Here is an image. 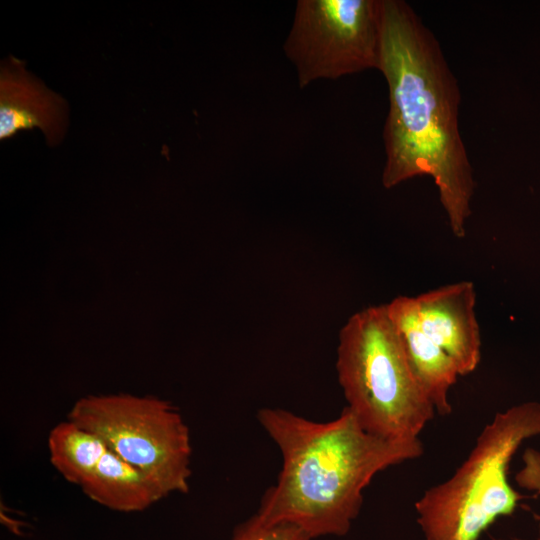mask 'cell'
Wrapping results in <instances>:
<instances>
[{"label":"cell","instance_id":"obj_1","mask_svg":"<svg viewBox=\"0 0 540 540\" xmlns=\"http://www.w3.org/2000/svg\"><path fill=\"white\" fill-rule=\"evenodd\" d=\"M379 71L388 87L381 182L433 179L453 235L463 238L475 191L459 129L460 89L440 43L403 0H382Z\"/></svg>","mask_w":540,"mask_h":540},{"label":"cell","instance_id":"obj_2","mask_svg":"<svg viewBox=\"0 0 540 540\" xmlns=\"http://www.w3.org/2000/svg\"><path fill=\"white\" fill-rule=\"evenodd\" d=\"M257 418L279 447L282 468L256 515L267 524L294 526L311 540L345 536L372 479L424 453L420 439L389 441L368 433L347 407L328 422L281 408H262Z\"/></svg>","mask_w":540,"mask_h":540},{"label":"cell","instance_id":"obj_3","mask_svg":"<svg viewBox=\"0 0 540 540\" xmlns=\"http://www.w3.org/2000/svg\"><path fill=\"white\" fill-rule=\"evenodd\" d=\"M336 369L347 408L368 433L412 441L436 410L417 380L386 304L349 317L339 333Z\"/></svg>","mask_w":540,"mask_h":540},{"label":"cell","instance_id":"obj_4","mask_svg":"<svg viewBox=\"0 0 540 540\" xmlns=\"http://www.w3.org/2000/svg\"><path fill=\"white\" fill-rule=\"evenodd\" d=\"M539 435L540 402L496 413L453 475L415 502L424 540H479L498 518L512 515L521 496L508 481L509 465L520 446Z\"/></svg>","mask_w":540,"mask_h":540},{"label":"cell","instance_id":"obj_5","mask_svg":"<svg viewBox=\"0 0 540 540\" xmlns=\"http://www.w3.org/2000/svg\"><path fill=\"white\" fill-rule=\"evenodd\" d=\"M68 420L99 436L110 450L170 493H186L191 476L189 428L168 401L130 394L90 395Z\"/></svg>","mask_w":540,"mask_h":540},{"label":"cell","instance_id":"obj_6","mask_svg":"<svg viewBox=\"0 0 540 540\" xmlns=\"http://www.w3.org/2000/svg\"><path fill=\"white\" fill-rule=\"evenodd\" d=\"M382 0H299L284 42L299 87L380 67Z\"/></svg>","mask_w":540,"mask_h":540},{"label":"cell","instance_id":"obj_7","mask_svg":"<svg viewBox=\"0 0 540 540\" xmlns=\"http://www.w3.org/2000/svg\"><path fill=\"white\" fill-rule=\"evenodd\" d=\"M415 302L423 331L450 356L460 376L472 373L481 360L474 284L444 285L416 296Z\"/></svg>","mask_w":540,"mask_h":540},{"label":"cell","instance_id":"obj_8","mask_svg":"<svg viewBox=\"0 0 540 540\" xmlns=\"http://www.w3.org/2000/svg\"><path fill=\"white\" fill-rule=\"evenodd\" d=\"M67 105L61 96L30 75L15 57L6 59L0 71V139L22 130L39 128L52 145L64 134Z\"/></svg>","mask_w":540,"mask_h":540},{"label":"cell","instance_id":"obj_9","mask_svg":"<svg viewBox=\"0 0 540 540\" xmlns=\"http://www.w3.org/2000/svg\"><path fill=\"white\" fill-rule=\"evenodd\" d=\"M386 309L408 362L436 412L451 414L449 392L460 375L450 356L423 331L415 297L398 296L386 304Z\"/></svg>","mask_w":540,"mask_h":540},{"label":"cell","instance_id":"obj_10","mask_svg":"<svg viewBox=\"0 0 540 540\" xmlns=\"http://www.w3.org/2000/svg\"><path fill=\"white\" fill-rule=\"evenodd\" d=\"M80 487L94 502L119 512L143 511L166 496L154 479L109 448Z\"/></svg>","mask_w":540,"mask_h":540},{"label":"cell","instance_id":"obj_11","mask_svg":"<svg viewBox=\"0 0 540 540\" xmlns=\"http://www.w3.org/2000/svg\"><path fill=\"white\" fill-rule=\"evenodd\" d=\"M48 450L52 466L62 477L80 486L108 450L96 434L67 420L49 433Z\"/></svg>","mask_w":540,"mask_h":540},{"label":"cell","instance_id":"obj_12","mask_svg":"<svg viewBox=\"0 0 540 540\" xmlns=\"http://www.w3.org/2000/svg\"><path fill=\"white\" fill-rule=\"evenodd\" d=\"M229 540H311L298 528L286 524H267L256 514L240 523Z\"/></svg>","mask_w":540,"mask_h":540},{"label":"cell","instance_id":"obj_13","mask_svg":"<svg viewBox=\"0 0 540 540\" xmlns=\"http://www.w3.org/2000/svg\"><path fill=\"white\" fill-rule=\"evenodd\" d=\"M523 466L515 474L516 484L540 495V451L526 448L522 454Z\"/></svg>","mask_w":540,"mask_h":540},{"label":"cell","instance_id":"obj_14","mask_svg":"<svg viewBox=\"0 0 540 540\" xmlns=\"http://www.w3.org/2000/svg\"><path fill=\"white\" fill-rule=\"evenodd\" d=\"M537 520H538V533H537V537L534 539V540H540V516H536ZM513 540H528V539H523V538H513Z\"/></svg>","mask_w":540,"mask_h":540},{"label":"cell","instance_id":"obj_15","mask_svg":"<svg viewBox=\"0 0 540 540\" xmlns=\"http://www.w3.org/2000/svg\"><path fill=\"white\" fill-rule=\"evenodd\" d=\"M492 540H501V539H492Z\"/></svg>","mask_w":540,"mask_h":540}]
</instances>
